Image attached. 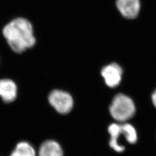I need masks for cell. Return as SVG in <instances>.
<instances>
[{
  "label": "cell",
  "instance_id": "cell-1",
  "mask_svg": "<svg viewBox=\"0 0 156 156\" xmlns=\"http://www.w3.org/2000/svg\"><path fill=\"white\" fill-rule=\"evenodd\" d=\"M2 34L12 50L16 53L33 48L36 43L31 23L23 17L14 19L8 23L2 30Z\"/></svg>",
  "mask_w": 156,
  "mask_h": 156
},
{
  "label": "cell",
  "instance_id": "cell-2",
  "mask_svg": "<svg viewBox=\"0 0 156 156\" xmlns=\"http://www.w3.org/2000/svg\"><path fill=\"white\" fill-rule=\"evenodd\" d=\"M112 116L119 122H126L133 117L135 112L133 101L123 94H119L113 99L109 108Z\"/></svg>",
  "mask_w": 156,
  "mask_h": 156
},
{
  "label": "cell",
  "instance_id": "cell-3",
  "mask_svg": "<svg viewBox=\"0 0 156 156\" xmlns=\"http://www.w3.org/2000/svg\"><path fill=\"white\" fill-rule=\"evenodd\" d=\"M48 100L50 105L61 114L68 113L73 109V97L66 91L55 90L50 93Z\"/></svg>",
  "mask_w": 156,
  "mask_h": 156
},
{
  "label": "cell",
  "instance_id": "cell-4",
  "mask_svg": "<svg viewBox=\"0 0 156 156\" xmlns=\"http://www.w3.org/2000/svg\"><path fill=\"white\" fill-rule=\"evenodd\" d=\"M123 71L116 63H112L102 68L101 75L106 85L110 87L118 86L122 80Z\"/></svg>",
  "mask_w": 156,
  "mask_h": 156
},
{
  "label": "cell",
  "instance_id": "cell-5",
  "mask_svg": "<svg viewBox=\"0 0 156 156\" xmlns=\"http://www.w3.org/2000/svg\"><path fill=\"white\" fill-rule=\"evenodd\" d=\"M117 9L123 16L133 19L138 16L140 8V0H116Z\"/></svg>",
  "mask_w": 156,
  "mask_h": 156
},
{
  "label": "cell",
  "instance_id": "cell-6",
  "mask_svg": "<svg viewBox=\"0 0 156 156\" xmlns=\"http://www.w3.org/2000/svg\"><path fill=\"white\" fill-rule=\"evenodd\" d=\"M0 97L6 103L15 100L17 97V86L10 79L0 80Z\"/></svg>",
  "mask_w": 156,
  "mask_h": 156
},
{
  "label": "cell",
  "instance_id": "cell-7",
  "mask_svg": "<svg viewBox=\"0 0 156 156\" xmlns=\"http://www.w3.org/2000/svg\"><path fill=\"white\" fill-rule=\"evenodd\" d=\"M39 156H63L60 145L54 140H46L39 148Z\"/></svg>",
  "mask_w": 156,
  "mask_h": 156
},
{
  "label": "cell",
  "instance_id": "cell-8",
  "mask_svg": "<svg viewBox=\"0 0 156 156\" xmlns=\"http://www.w3.org/2000/svg\"><path fill=\"white\" fill-rule=\"evenodd\" d=\"M108 132L111 136L109 145L114 151L117 152H122L124 151V147L119 144L118 140L122 134V124H112L108 128Z\"/></svg>",
  "mask_w": 156,
  "mask_h": 156
},
{
  "label": "cell",
  "instance_id": "cell-9",
  "mask_svg": "<svg viewBox=\"0 0 156 156\" xmlns=\"http://www.w3.org/2000/svg\"><path fill=\"white\" fill-rule=\"evenodd\" d=\"M10 156H36L33 147L26 142H22L16 145Z\"/></svg>",
  "mask_w": 156,
  "mask_h": 156
},
{
  "label": "cell",
  "instance_id": "cell-10",
  "mask_svg": "<svg viewBox=\"0 0 156 156\" xmlns=\"http://www.w3.org/2000/svg\"><path fill=\"white\" fill-rule=\"evenodd\" d=\"M126 139L130 144H135L137 139V133L134 127L128 123L123 124Z\"/></svg>",
  "mask_w": 156,
  "mask_h": 156
},
{
  "label": "cell",
  "instance_id": "cell-11",
  "mask_svg": "<svg viewBox=\"0 0 156 156\" xmlns=\"http://www.w3.org/2000/svg\"><path fill=\"white\" fill-rule=\"evenodd\" d=\"M152 102H153V105H154V106L156 108V90L154 91L153 94L152 95Z\"/></svg>",
  "mask_w": 156,
  "mask_h": 156
}]
</instances>
